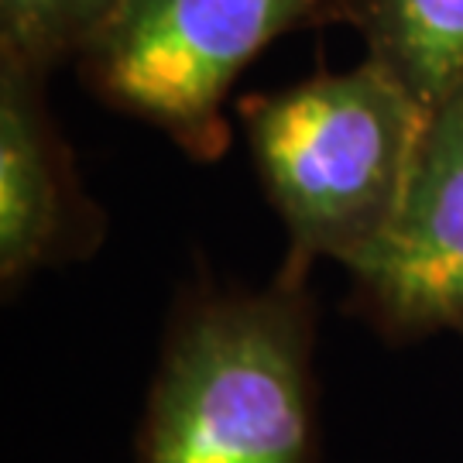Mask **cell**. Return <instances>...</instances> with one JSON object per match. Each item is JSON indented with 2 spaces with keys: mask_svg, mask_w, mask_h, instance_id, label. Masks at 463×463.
I'll return each mask as SVG.
<instances>
[{
  "mask_svg": "<svg viewBox=\"0 0 463 463\" xmlns=\"http://www.w3.org/2000/svg\"><path fill=\"white\" fill-rule=\"evenodd\" d=\"M350 24L430 107L463 80V0H354Z\"/></svg>",
  "mask_w": 463,
  "mask_h": 463,
  "instance_id": "obj_6",
  "label": "cell"
},
{
  "mask_svg": "<svg viewBox=\"0 0 463 463\" xmlns=\"http://www.w3.org/2000/svg\"><path fill=\"white\" fill-rule=\"evenodd\" d=\"M350 275L398 340L463 330V80L430 110L405 199Z\"/></svg>",
  "mask_w": 463,
  "mask_h": 463,
  "instance_id": "obj_4",
  "label": "cell"
},
{
  "mask_svg": "<svg viewBox=\"0 0 463 463\" xmlns=\"http://www.w3.org/2000/svg\"><path fill=\"white\" fill-rule=\"evenodd\" d=\"M350 7L354 0H124L83 59L86 80L189 155L216 158L227 145L223 99L254 55L306 24L350 21Z\"/></svg>",
  "mask_w": 463,
  "mask_h": 463,
  "instance_id": "obj_3",
  "label": "cell"
},
{
  "mask_svg": "<svg viewBox=\"0 0 463 463\" xmlns=\"http://www.w3.org/2000/svg\"><path fill=\"white\" fill-rule=\"evenodd\" d=\"M97 231L45 110L42 76L0 66V279L17 285L90 248Z\"/></svg>",
  "mask_w": 463,
  "mask_h": 463,
  "instance_id": "obj_5",
  "label": "cell"
},
{
  "mask_svg": "<svg viewBox=\"0 0 463 463\" xmlns=\"http://www.w3.org/2000/svg\"><path fill=\"white\" fill-rule=\"evenodd\" d=\"M430 110L371 55L244 103L250 155L296 261L350 268L378 241L412 183Z\"/></svg>",
  "mask_w": 463,
  "mask_h": 463,
  "instance_id": "obj_2",
  "label": "cell"
},
{
  "mask_svg": "<svg viewBox=\"0 0 463 463\" xmlns=\"http://www.w3.org/2000/svg\"><path fill=\"white\" fill-rule=\"evenodd\" d=\"M313 313L298 281L183 313L151 381L137 463H316Z\"/></svg>",
  "mask_w": 463,
  "mask_h": 463,
  "instance_id": "obj_1",
  "label": "cell"
},
{
  "mask_svg": "<svg viewBox=\"0 0 463 463\" xmlns=\"http://www.w3.org/2000/svg\"><path fill=\"white\" fill-rule=\"evenodd\" d=\"M124 0H0V66L45 76L110 32Z\"/></svg>",
  "mask_w": 463,
  "mask_h": 463,
  "instance_id": "obj_7",
  "label": "cell"
}]
</instances>
